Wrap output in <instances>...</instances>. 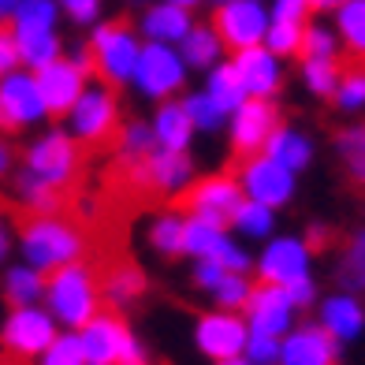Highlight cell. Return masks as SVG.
I'll return each mask as SVG.
<instances>
[{
	"mask_svg": "<svg viewBox=\"0 0 365 365\" xmlns=\"http://www.w3.org/2000/svg\"><path fill=\"white\" fill-rule=\"evenodd\" d=\"M86 231L63 212H48V217H26L15 227V257L26 261L30 269L41 276L63 269V264L86 261Z\"/></svg>",
	"mask_w": 365,
	"mask_h": 365,
	"instance_id": "obj_1",
	"label": "cell"
},
{
	"mask_svg": "<svg viewBox=\"0 0 365 365\" xmlns=\"http://www.w3.org/2000/svg\"><path fill=\"white\" fill-rule=\"evenodd\" d=\"M41 306L53 313L60 331H78L90 317H97V313L105 309L101 272H97L90 261H75V264H63V269L48 272Z\"/></svg>",
	"mask_w": 365,
	"mask_h": 365,
	"instance_id": "obj_2",
	"label": "cell"
},
{
	"mask_svg": "<svg viewBox=\"0 0 365 365\" xmlns=\"http://www.w3.org/2000/svg\"><path fill=\"white\" fill-rule=\"evenodd\" d=\"M82 164H86V153L82 145L63 130V123H45L41 130L26 135V142L19 145V168L30 172L34 179L48 182L53 190H68L78 182Z\"/></svg>",
	"mask_w": 365,
	"mask_h": 365,
	"instance_id": "obj_3",
	"label": "cell"
},
{
	"mask_svg": "<svg viewBox=\"0 0 365 365\" xmlns=\"http://www.w3.org/2000/svg\"><path fill=\"white\" fill-rule=\"evenodd\" d=\"M86 48H90V63H93V78L112 86L115 93H123L130 86V75L138 68L142 56V38L130 19H105L86 30Z\"/></svg>",
	"mask_w": 365,
	"mask_h": 365,
	"instance_id": "obj_4",
	"label": "cell"
},
{
	"mask_svg": "<svg viewBox=\"0 0 365 365\" xmlns=\"http://www.w3.org/2000/svg\"><path fill=\"white\" fill-rule=\"evenodd\" d=\"M63 130L82 145V149H93V145H108L115 138V130L123 123V105H120V93L105 82H90L86 90L78 93V101L68 108L63 115Z\"/></svg>",
	"mask_w": 365,
	"mask_h": 365,
	"instance_id": "obj_5",
	"label": "cell"
},
{
	"mask_svg": "<svg viewBox=\"0 0 365 365\" xmlns=\"http://www.w3.org/2000/svg\"><path fill=\"white\" fill-rule=\"evenodd\" d=\"M130 93L145 101L149 108L160 105V101H172L182 90H190V68L182 63L179 48L175 45H142V56H138V68L130 75Z\"/></svg>",
	"mask_w": 365,
	"mask_h": 365,
	"instance_id": "obj_6",
	"label": "cell"
},
{
	"mask_svg": "<svg viewBox=\"0 0 365 365\" xmlns=\"http://www.w3.org/2000/svg\"><path fill=\"white\" fill-rule=\"evenodd\" d=\"M38 78V90H41V101L48 108V120H63L68 108L78 101V93L93 82V63H90V48L86 41L82 45H68L63 48V56L45 63V68L34 71Z\"/></svg>",
	"mask_w": 365,
	"mask_h": 365,
	"instance_id": "obj_7",
	"label": "cell"
},
{
	"mask_svg": "<svg viewBox=\"0 0 365 365\" xmlns=\"http://www.w3.org/2000/svg\"><path fill=\"white\" fill-rule=\"evenodd\" d=\"M48 120V108L41 101V90H38V78L34 71L26 68H15L0 78V135L8 138H26L41 130Z\"/></svg>",
	"mask_w": 365,
	"mask_h": 365,
	"instance_id": "obj_8",
	"label": "cell"
},
{
	"mask_svg": "<svg viewBox=\"0 0 365 365\" xmlns=\"http://www.w3.org/2000/svg\"><path fill=\"white\" fill-rule=\"evenodd\" d=\"M313 261L317 254L309 250V242L298 231H276L272 239H264L254 254V284H272V287H287L302 276H313Z\"/></svg>",
	"mask_w": 365,
	"mask_h": 365,
	"instance_id": "obj_9",
	"label": "cell"
},
{
	"mask_svg": "<svg viewBox=\"0 0 365 365\" xmlns=\"http://www.w3.org/2000/svg\"><path fill=\"white\" fill-rule=\"evenodd\" d=\"M197 172L194 153H168V149H153L142 164L127 168V182L142 194H157V197H172L179 202L182 194L194 187Z\"/></svg>",
	"mask_w": 365,
	"mask_h": 365,
	"instance_id": "obj_10",
	"label": "cell"
},
{
	"mask_svg": "<svg viewBox=\"0 0 365 365\" xmlns=\"http://www.w3.org/2000/svg\"><path fill=\"white\" fill-rule=\"evenodd\" d=\"M235 179H239V190H242L246 202H257L272 212H284L298 197V175L287 172L284 164H276L272 157H264V153L242 157L235 164Z\"/></svg>",
	"mask_w": 365,
	"mask_h": 365,
	"instance_id": "obj_11",
	"label": "cell"
},
{
	"mask_svg": "<svg viewBox=\"0 0 365 365\" xmlns=\"http://www.w3.org/2000/svg\"><path fill=\"white\" fill-rule=\"evenodd\" d=\"M60 336V324L45 306H15L0 317V351L15 361H34Z\"/></svg>",
	"mask_w": 365,
	"mask_h": 365,
	"instance_id": "obj_12",
	"label": "cell"
},
{
	"mask_svg": "<svg viewBox=\"0 0 365 365\" xmlns=\"http://www.w3.org/2000/svg\"><path fill=\"white\" fill-rule=\"evenodd\" d=\"M242 202L246 197L239 190L235 172H209V175H197L194 187L182 194V212L212 227H227Z\"/></svg>",
	"mask_w": 365,
	"mask_h": 365,
	"instance_id": "obj_13",
	"label": "cell"
},
{
	"mask_svg": "<svg viewBox=\"0 0 365 365\" xmlns=\"http://www.w3.org/2000/svg\"><path fill=\"white\" fill-rule=\"evenodd\" d=\"M284 123V112H279V101H257V97H246V101L227 115L224 138L227 149L242 157H254L264 149V142L272 138V130Z\"/></svg>",
	"mask_w": 365,
	"mask_h": 365,
	"instance_id": "obj_14",
	"label": "cell"
},
{
	"mask_svg": "<svg viewBox=\"0 0 365 365\" xmlns=\"http://www.w3.org/2000/svg\"><path fill=\"white\" fill-rule=\"evenodd\" d=\"M246 336H250L246 317L242 313H231V309H202L194 317V328H190L194 351L209 365L224 361V358H239L246 346Z\"/></svg>",
	"mask_w": 365,
	"mask_h": 365,
	"instance_id": "obj_15",
	"label": "cell"
},
{
	"mask_svg": "<svg viewBox=\"0 0 365 365\" xmlns=\"http://www.w3.org/2000/svg\"><path fill=\"white\" fill-rule=\"evenodd\" d=\"M209 23L220 34L227 56H231V53H242V48H254L264 41L269 4L264 0H227V4H212Z\"/></svg>",
	"mask_w": 365,
	"mask_h": 365,
	"instance_id": "obj_16",
	"label": "cell"
},
{
	"mask_svg": "<svg viewBox=\"0 0 365 365\" xmlns=\"http://www.w3.org/2000/svg\"><path fill=\"white\" fill-rule=\"evenodd\" d=\"M130 336H135V328L127 324L123 313H112V309H101L97 317H90L75 331L86 365H120Z\"/></svg>",
	"mask_w": 365,
	"mask_h": 365,
	"instance_id": "obj_17",
	"label": "cell"
},
{
	"mask_svg": "<svg viewBox=\"0 0 365 365\" xmlns=\"http://www.w3.org/2000/svg\"><path fill=\"white\" fill-rule=\"evenodd\" d=\"M227 60H231V68H235L246 97H257V101H279V93H284V86H287V60H279L264 45L231 53Z\"/></svg>",
	"mask_w": 365,
	"mask_h": 365,
	"instance_id": "obj_18",
	"label": "cell"
},
{
	"mask_svg": "<svg viewBox=\"0 0 365 365\" xmlns=\"http://www.w3.org/2000/svg\"><path fill=\"white\" fill-rule=\"evenodd\" d=\"M242 317H246V328H250V331L284 339L287 331L298 324V309L291 306V298H287L284 287L254 284L250 298H246V306H242Z\"/></svg>",
	"mask_w": 365,
	"mask_h": 365,
	"instance_id": "obj_19",
	"label": "cell"
},
{
	"mask_svg": "<svg viewBox=\"0 0 365 365\" xmlns=\"http://www.w3.org/2000/svg\"><path fill=\"white\" fill-rule=\"evenodd\" d=\"M313 321H317L339 346L358 343L365 336V302H361V294H351V291L336 287V291H328V294L317 298Z\"/></svg>",
	"mask_w": 365,
	"mask_h": 365,
	"instance_id": "obj_20",
	"label": "cell"
},
{
	"mask_svg": "<svg viewBox=\"0 0 365 365\" xmlns=\"http://www.w3.org/2000/svg\"><path fill=\"white\" fill-rule=\"evenodd\" d=\"M343 346L317 321H298L279 339V365H339Z\"/></svg>",
	"mask_w": 365,
	"mask_h": 365,
	"instance_id": "obj_21",
	"label": "cell"
},
{
	"mask_svg": "<svg viewBox=\"0 0 365 365\" xmlns=\"http://www.w3.org/2000/svg\"><path fill=\"white\" fill-rule=\"evenodd\" d=\"M194 23H197L194 11L179 8V4H168V0H149V4H142L138 15H135L138 38L149 41V45H179L190 34Z\"/></svg>",
	"mask_w": 365,
	"mask_h": 365,
	"instance_id": "obj_22",
	"label": "cell"
},
{
	"mask_svg": "<svg viewBox=\"0 0 365 365\" xmlns=\"http://www.w3.org/2000/svg\"><path fill=\"white\" fill-rule=\"evenodd\" d=\"M261 153L272 157L276 164H284L287 172L302 175V172H309L313 164H317V138H313L306 127H298V123H287V120H284V123L272 130V138L264 142Z\"/></svg>",
	"mask_w": 365,
	"mask_h": 365,
	"instance_id": "obj_23",
	"label": "cell"
},
{
	"mask_svg": "<svg viewBox=\"0 0 365 365\" xmlns=\"http://www.w3.org/2000/svg\"><path fill=\"white\" fill-rule=\"evenodd\" d=\"M145 120H149V130H153L157 149H168V153H194L197 135H194L187 112H182V105H179V97L153 105Z\"/></svg>",
	"mask_w": 365,
	"mask_h": 365,
	"instance_id": "obj_24",
	"label": "cell"
},
{
	"mask_svg": "<svg viewBox=\"0 0 365 365\" xmlns=\"http://www.w3.org/2000/svg\"><path fill=\"white\" fill-rule=\"evenodd\" d=\"M145 291H149V279H145V272L138 269V264H130V261L112 264V269L101 276V298H105V309L123 313V317H127V309H135V306L142 302Z\"/></svg>",
	"mask_w": 365,
	"mask_h": 365,
	"instance_id": "obj_25",
	"label": "cell"
},
{
	"mask_svg": "<svg viewBox=\"0 0 365 365\" xmlns=\"http://www.w3.org/2000/svg\"><path fill=\"white\" fill-rule=\"evenodd\" d=\"M175 48H179L182 63L190 68V75H205L209 68H217L220 60H227V48H224L220 34L212 30V23H202V19L190 26V34L182 38Z\"/></svg>",
	"mask_w": 365,
	"mask_h": 365,
	"instance_id": "obj_26",
	"label": "cell"
},
{
	"mask_svg": "<svg viewBox=\"0 0 365 365\" xmlns=\"http://www.w3.org/2000/svg\"><path fill=\"white\" fill-rule=\"evenodd\" d=\"M41 294H45V276L38 269H30L26 261L11 257L4 269H0V298L4 306H41Z\"/></svg>",
	"mask_w": 365,
	"mask_h": 365,
	"instance_id": "obj_27",
	"label": "cell"
},
{
	"mask_svg": "<svg viewBox=\"0 0 365 365\" xmlns=\"http://www.w3.org/2000/svg\"><path fill=\"white\" fill-rule=\"evenodd\" d=\"M182 231H187V212L182 209H160L145 224V246L160 261H179L182 257Z\"/></svg>",
	"mask_w": 365,
	"mask_h": 365,
	"instance_id": "obj_28",
	"label": "cell"
},
{
	"mask_svg": "<svg viewBox=\"0 0 365 365\" xmlns=\"http://www.w3.org/2000/svg\"><path fill=\"white\" fill-rule=\"evenodd\" d=\"M60 4L56 0H23L15 19L8 23L15 41H30V38H45V34H60Z\"/></svg>",
	"mask_w": 365,
	"mask_h": 365,
	"instance_id": "obj_29",
	"label": "cell"
},
{
	"mask_svg": "<svg viewBox=\"0 0 365 365\" xmlns=\"http://www.w3.org/2000/svg\"><path fill=\"white\" fill-rule=\"evenodd\" d=\"M179 105H182V112H187V120H190V127H194L197 138H217V135H224L227 112L212 101L202 86L182 90V93H179Z\"/></svg>",
	"mask_w": 365,
	"mask_h": 365,
	"instance_id": "obj_30",
	"label": "cell"
},
{
	"mask_svg": "<svg viewBox=\"0 0 365 365\" xmlns=\"http://www.w3.org/2000/svg\"><path fill=\"white\" fill-rule=\"evenodd\" d=\"M153 149H157V142H153V130H149L145 115H127V120L120 123V130H115V138H112V153L123 168L142 164Z\"/></svg>",
	"mask_w": 365,
	"mask_h": 365,
	"instance_id": "obj_31",
	"label": "cell"
},
{
	"mask_svg": "<svg viewBox=\"0 0 365 365\" xmlns=\"http://www.w3.org/2000/svg\"><path fill=\"white\" fill-rule=\"evenodd\" d=\"M11 194H15V202L26 209V217H48V212H60V205H63L60 190H53L48 182L34 179L23 168L11 172Z\"/></svg>",
	"mask_w": 365,
	"mask_h": 365,
	"instance_id": "obj_32",
	"label": "cell"
},
{
	"mask_svg": "<svg viewBox=\"0 0 365 365\" xmlns=\"http://www.w3.org/2000/svg\"><path fill=\"white\" fill-rule=\"evenodd\" d=\"M227 231H231L239 242H246V246H261L264 239H272L276 231H279V212L264 209V205H257V202H242L239 212L231 217Z\"/></svg>",
	"mask_w": 365,
	"mask_h": 365,
	"instance_id": "obj_33",
	"label": "cell"
},
{
	"mask_svg": "<svg viewBox=\"0 0 365 365\" xmlns=\"http://www.w3.org/2000/svg\"><path fill=\"white\" fill-rule=\"evenodd\" d=\"M336 284L339 291L365 294V224L354 227L343 242V250L336 257Z\"/></svg>",
	"mask_w": 365,
	"mask_h": 365,
	"instance_id": "obj_34",
	"label": "cell"
},
{
	"mask_svg": "<svg viewBox=\"0 0 365 365\" xmlns=\"http://www.w3.org/2000/svg\"><path fill=\"white\" fill-rule=\"evenodd\" d=\"M328 23L336 26L343 53L365 63V0H343V4L328 15Z\"/></svg>",
	"mask_w": 365,
	"mask_h": 365,
	"instance_id": "obj_35",
	"label": "cell"
},
{
	"mask_svg": "<svg viewBox=\"0 0 365 365\" xmlns=\"http://www.w3.org/2000/svg\"><path fill=\"white\" fill-rule=\"evenodd\" d=\"M202 90H205L227 115L246 101V90H242V82H239L235 68H231V60H220L217 68H209V71L202 75Z\"/></svg>",
	"mask_w": 365,
	"mask_h": 365,
	"instance_id": "obj_36",
	"label": "cell"
},
{
	"mask_svg": "<svg viewBox=\"0 0 365 365\" xmlns=\"http://www.w3.org/2000/svg\"><path fill=\"white\" fill-rule=\"evenodd\" d=\"M328 101L339 115H361L365 112V63L361 60L339 71V82H336Z\"/></svg>",
	"mask_w": 365,
	"mask_h": 365,
	"instance_id": "obj_37",
	"label": "cell"
},
{
	"mask_svg": "<svg viewBox=\"0 0 365 365\" xmlns=\"http://www.w3.org/2000/svg\"><path fill=\"white\" fill-rule=\"evenodd\" d=\"M339 71H343V60H306L298 56V82H302V90L309 97H317V101H328L331 90H336L339 82Z\"/></svg>",
	"mask_w": 365,
	"mask_h": 365,
	"instance_id": "obj_38",
	"label": "cell"
},
{
	"mask_svg": "<svg viewBox=\"0 0 365 365\" xmlns=\"http://www.w3.org/2000/svg\"><path fill=\"white\" fill-rule=\"evenodd\" d=\"M298 56L306 60H339L343 56V45H339V34L336 26L321 15H313L302 30V48H298Z\"/></svg>",
	"mask_w": 365,
	"mask_h": 365,
	"instance_id": "obj_39",
	"label": "cell"
},
{
	"mask_svg": "<svg viewBox=\"0 0 365 365\" xmlns=\"http://www.w3.org/2000/svg\"><path fill=\"white\" fill-rule=\"evenodd\" d=\"M336 157L351 182L365 187V123H351L336 135Z\"/></svg>",
	"mask_w": 365,
	"mask_h": 365,
	"instance_id": "obj_40",
	"label": "cell"
},
{
	"mask_svg": "<svg viewBox=\"0 0 365 365\" xmlns=\"http://www.w3.org/2000/svg\"><path fill=\"white\" fill-rule=\"evenodd\" d=\"M254 291V276H242V272H224L217 284L209 287L205 302L209 309H231V313H242L246 298Z\"/></svg>",
	"mask_w": 365,
	"mask_h": 365,
	"instance_id": "obj_41",
	"label": "cell"
},
{
	"mask_svg": "<svg viewBox=\"0 0 365 365\" xmlns=\"http://www.w3.org/2000/svg\"><path fill=\"white\" fill-rule=\"evenodd\" d=\"M302 30L306 23H279V19H269V30H264V48L276 53L279 60H298V48H302Z\"/></svg>",
	"mask_w": 365,
	"mask_h": 365,
	"instance_id": "obj_42",
	"label": "cell"
},
{
	"mask_svg": "<svg viewBox=\"0 0 365 365\" xmlns=\"http://www.w3.org/2000/svg\"><path fill=\"white\" fill-rule=\"evenodd\" d=\"M63 23H71L78 30H90L97 26L108 15V0H56Z\"/></svg>",
	"mask_w": 365,
	"mask_h": 365,
	"instance_id": "obj_43",
	"label": "cell"
},
{
	"mask_svg": "<svg viewBox=\"0 0 365 365\" xmlns=\"http://www.w3.org/2000/svg\"><path fill=\"white\" fill-rule=\"evenodd\" d=\"M30 365H86V361H82V351H78L75 331H60V336L48 343Z\"/></svg>",
	"mask_w": 365,
	"mask_h": 365,
	"instance_id": "obj_44",
	"label": "cell"
},
{
	"mask_svg": "<svg viewBox=\"0 0 365 365\" xmlns=\"http://www.w3.org/2000/svg\"><path fill=\"white\" fill-rule=\"evenodd\" d=\"M242 358L250 365H279V339L250 331V336H246V346H242Z\"/></svg>",
	"mask_w": 365,
	"mask_h": 365,
	"instance_id": "obj_45",
	"label": "cell"
},
{
	"mask_svg": "<svg viewBox=\"0 0 365 365\" xmlns=\"http://www.w3.org/2000/svg\"><path fill=\"white\" fill-rule=\"evenodd\" d=\"M264 4H269V19H279V23L313 19V0H264Z\"/></svg>",
	"mask_w": 365,
	"mask_h": 365,
	"instance_id": "obj_46",
	"label": "cell"
},
{
	"mask_svg": "<svg viewBox=\"0 0 365 365\" xmlns=\"http://www.w3.org/2000/svg\"><path fill=\"white\" fill-rule=\"evenodd\" d=\"M284 291H287L291 306H294L298 313L313 309V306H317V298L324 294V291H321V284H317V276H302V279H294V284H287Z\"/></svg>",
	"mask_w": 365,
	"mask_h": 365,
	"instance_id": "obj_47",
	"label": "cell"
},
{
	"mask_svg": "<svg viewBox=\"0 0 365 365\" xmlns=\"http://www.w3.org/2000/svg\"><path fill=\"white\" fill-rule=\"evenodd\" d=\"M15 227H19V224L11 220V212L0 209V269L15 257Z\"/></svg>",
	"mask_w": 365,
	"mask_h": 365,
	"instance_id": "obj_48",
	"label": "cell"
},
{
	"mask_svg": "<svg viewBox=\"0 0 365 365\" xmlns=\"http://www.w3.org/2000/svg\"><path fill=\"white\" fill-rule=\"evenodd\" d=\"M19 68V48H15V38L8 26H0V78H4L8 71Z\"/></svg>",
	"mask_w": 365,
	"mask_h": 365,
	"instance_id": "obj_49",
	"label": "cell"
},
{
	"mask_svg": "<svg viewBox=\"0 0 365 365\" xmlns=\"http://www.w3.org/2000/svg\"><path fill=\"white\" fill-rule=\"evenodd\" d=\"M15 168H19V145H15V138L0 135V179H11Z\"/></svg>",
	"mask_w": 365,
	"mask_h": 365,
	"instance_id": "obj_50",
	"label": "cell"
},
{
	"mask_svg": "<svg viewBox=\"0 0 365 365\" xmlns=\"http://www.w3.org/2000/svg\"><path fill=\"white\" fill-rule=\"evenodd\" d=\"M302 239L309 242V250L317 254V250H328V246H331V239H336V235H331V227H324V224H309V227L302 231Z\"/></svg>",
	"mask_w": 365,
	"mask_h": 365,
	"instance_id": "obj_51",
	"label": "cell"
},
{
	"mask_svg": "<svg viewBox=\"0 0 365 365\" xmlns=\"http://www.w3.org/2000/svg\"><path fill=\"white\" fill-rule=\"evenodd\" d=\"M23 0H0V26H8L15 19V11H19Z\"/></svg>",
	"mask_w": 365,
	"mask_h": 365,
	"instance_id": "obj_52",
	"label": "cell"
},
{
	"mask_svg": "<svg viewBox=\"0 0 365 365\" xmlns=\"http://www.w3.org/2000/svg\"><path fill=\"white\" fill-rule=\"evenodd\" d=\"M343 0H313V15H331Z\"/></svg>",
	"mask_w": 365,
	"mask_h": 365,
	"instance_id": "obj_53",
	"label": "cell"
},
{
	"mask_svg": "<svg viewBox=\"0 0 365 365\" xmlns=\"http://www.w3.org/2000/svg\"><path fill=\"white\" fill-rule=\"evenodd\" d=\"M168 4H179V8H187V11H194V15H197V11H202V8L209 4V0H168Z\"/></svg>",
	"mask_w": 365,
	"mask_h": 365,
	"instance_id": "obj_54",
	"label": "cell"
},
{
	"mask_svg": "<svg viewBox=\"0 0 365 365\" xmlns=\"http://www.w3.org/2000/svg\"><path fill=\"white\" fill-rule=\"evenodd\" d=\"M212 365H250V361H246V358L239 354V358H224V361H212Z\"/></svg>",
	"mask_w": 365,
	"mask_h": 365,
	"instance_id": "obj_55",
	"label": "cell"
},
{
	"mask_svg": "<svg viewBox=\"0 0 365 365\" xmlns=\"http://www.w3.org/2000/svg\"><path fill=\"white\" fill-rule=\"evenodd\" d=\"M123 4H127V8H135V11H138L142 4H149V0H123Z\"/></svg>",
	"mask_w": 365,
	"mask_h": 365,
	"instance_id": "obj_56",
	"label": "cell"
},
{
	"mask_svg": "<svg viewBox=\"0 0 365 365\" xmlns=\"http://www.w3.org/2000/svg\"><path fill=\"white\" fill-rule=\"evenodd\" d=\"M209 4H227V0H209Z\"/></svg>",
	"mask_w": 365,
	"mask_h": 365,
	"instance_id": "obj_57",
	"label": "cell"
},
{
	"mask_svg": "<svg viewBox=\"0 0 365 365\" xmlns=\"http://www.w3.org/2000/svg\"><path fill=\"white\" fill-rule=\"evenodd\" d=\"M361 212H365V202H361Z\"/></svg>",
	"mask_w": 365,
	"mask_h": 365,
	"instance_id": "obj_58",
	"label": "cell"
}]
</instances>
